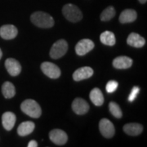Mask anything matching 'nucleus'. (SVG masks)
Returning a JSON list of instances; mask_svg holds the SVG:
<instances>
[{
	"label": "nucleus",
	"mask_w": 147,
	"mask_h": 147,
	"mask_svg": "<svg viewBox=\"0 0 147 147\" xmlns=\"http://www.w3.org/2000/svg\"><path fill=\"white\" fill-rule=\"evenodd\" d=\"M30 21L37 27L42 29H49L54 26V19L47 12L34 11L30 16Z\"/></svg>",
	"instance_id": "f257e3e1"
},
{
	"label": "nucleus",
	"mask_w": 147,
	"mask_h": 147,
	"mask_svg": "<svg viewBox=\"0 0 147 147\" xmlns=\"http://www.w3.org/2000/svg\"><path fill=\"white\" fill-rule=\"evenodd\" d=\"M21 110L28 116L38 119L42 115V110L38 102L32 99H27L24 100L21 105Z\"/></svg>",
	"instance_id": "f03ea898"
},
{
	"label": "nucleus",
	"mask_w": 147,
	"mask_h": 147,
	"mask_svg": "<svg viewBox=\"0 0 147 147\" xmlns=\"http://www.w3.org/2000/svg\"><path fill=\"white\" fill-rule=\"evenodd\" d=\"M62 14L66 20L73 23L79 22L83 18V13L79 7L72 3H67L64 5L62 8Z\"/></svg>",
	"instance_id": "7ed1b4c3"
},
{
	"label": "nucleus",
	"mask_w": 147,
	"mask_h": 147,
	"mask_svg": "<svg viewBox=\"0 0 147 147\" xmlns=\"http://www.w3.org/2000/svg\"><path fill=\"white\" fill-rule=\"evenodd\" d=\"M68 51V43L65 39H59L54 42L51 50H50V57L53 59H59L65 55Z\"/></svg>",
	"instance_id": "20e7f679"
},
{
	"label": "nucleus",
	"mask_w": 147,
	"mask_h": 147,
	"mask_svg": "<svg viewBox=\"0 0 147 147\" xmlns=\"http://www.w3.org/2000/svg\"><path fill=\"white\" fill-rule=\"evenodd\" d=\"M41 69H42V73L50 79H58L61 74V69L57 65L49 62V61L42 62L41 64Z\"/></svg>",
	"instance_id": "39448f33"
},
{
	"label": "nucleus",
	"mask_w": 147,
	"mask_h": 147,
	"mask_svg": "<svg viewBox=\"0 0 147 147\" xmlns=\"http://www.w3.org/2000/svg\"><path fill=\"white\" fill-rule=\"evenodd\" d=\"M99 129L101 135L105 138H111L115 136V128L114 124L107 119H102L99 123Z\"/></svg>",
	"instance_id": "423d86ee"
},
{
	"label": "nucleus",
	"mask_w": 147,
	"mask_h": 147,
	"mask_svg": "<svg viewBox=\"0 0 147 147\" xmlns=\"http://www.w3.org/2000/svg\"><path fill=\"white\" fill-rule=\"evenodd\" d=\"M95 47L94 42L91 39L84 38L81 39L75 46V52L79 56H84L91 52Z\"/></svg>",
	"instance_id": "0eeeda50"
},
{
	"label": "nucleus",
	"mask_w": 147,
	"mask_h": 147,
	"mask_svg": "<svg viewBox=\"0 0 147 147\" xmlns=\"http://www.w3.org/2000/svg\"><path fill=\"white\" fill-rule=\"evenodd\" d=\"M71 107L74 112L79 115H84L85 114H87L89 110L88 103L80 97H77L74 100Z\"/></svg>",
	"instance_id": "6e6552de"
},
{
	"label": "nucleus",
	"mask_w": 147,
	"mask_h": 147,
	"mask_svg": "<svg viewBox=\"0 0 147 147\" xmlns=\"http://www.w3.org/2000/svg\"><path fill=\"white\" fill-rule=\"evenodd\" d=\"M49 138L52 142L58 145V146H63L68 141V136L65 133V131L61 129H53L49 132Z\"/></svg>",
	"instance_id": "1a4fd4ad"
},
{
	"label": "nucleus",
	"mask_w": 147,
	"mask_h": 147,
	"mask_svg": "<svg viewBox=\"0 0 147 147\" xmlns=\"http://www.w3.org/2000/svg\"><path fill=\"white\" fill-rule=\"evenodd\" d=\"M5 68L8 74L12 77L19 75L21 72L20 62L14 58H7L5 61Z\"/></svg>",
	"instance_id": "9d476101"
},
{
	"label": "nucleus",
	"mask_w": 147,
	"mask_h": 147,
	"mask_svg": "<svg viewBox=\"0 0 147 147\" xmlns=\"http://www.w3.org/2000/svg\"><path fill=\"white\" fill-rule=\"evenodd\" d=\"M18 34V30L13 25H3L0 27V37L5 40L15 38Z\"/></svg>",
	"instance_id": "9b49d317"
},
{
	"label": "nucleus",
	"mask_w": 147,
	"mask_h": 147,
	"mask_svg": "<svg viewBox=\"0 0 147 147\" xmlns=\"http://www.w3.org/2000/svg\"><path fill=\"white\" fill-rule=\"evenodd\" d=\"M93 69L89 66H84L76 69L73 74V79L74 81H82L84 79H88L93 75Z\"/></svg>",
	"instance_id": "f8f14e48"
},
{
	"label": "nucleus",
	"mask_w": 147,
	"mask_h": 147,
	"mask_svg": "<svg viewBox=\"0 0 147 147\" xmlns=\"http://www.w3.org/2000/svg\"><path fill=\"white\" fill-rule=\"evenodd\" d=\"M16 121V115L12 112L7 111L3 113V115H2V124L7 131H11L13 128V127L15 126Z\"/></svg>",
	"instance_id": "ddd939ff"
},
{
	"label": "nucleus",
	"mask_w": 147,
	"mask_h": 147,
	"mask_svg": "<svg viewBox=\"0 0 147 147\" xmlns=\"http://www.w3.org/2000/svg\"><path fill=\"white\" fill-rule=\"evenodd\" d=\"M132 65V59L126 56H120L114 59L113 66L118 69H128Z\"/></svg>",
	"instance_id": "4468645a"
},
{
	"label": "nucleus",
	"mask_w": 147,
	"mask_h": 147,
	"mask_svg": "<svg viewBox=\"0 0 147 147\" xmlns=\"http://www.w3.org/2000/svg\"><path fill=\"white\" fill-rule=\"evenodd\" d=\"M127 43L131 47L139 48L146 44V39L137 33H131L127 38Z\"/></svg>",
	"instance_id": "2eb2a0df"
},
{
	"label": "nucleus",
	"mask_w": 147,
	"mask_h": 147,
	"mask_svg": "<svg viewBox=\"0 0 147 147\" xmlns=\"http://www.w3.org/2000/svg\"><path fill=\"white\" fill-rule=\"evenodd\" d=\"M124 132L129 135V136H138L140 135L143 131V126L140 123H127L123 127Z\"/></svg>",
	"instance_id": "dca6fc26"
},
{
	"label": "nucleus",
	"mask_w": 147,
	"mask_h": 147,
	"mask_svg": "<svg viewBox=\"0 0 147 147\" xmlns=\"http://www.w3.org/2000/svg\"><path fill=\"white\" fill-rule=\"evenodd\" d=\"M35 124L31 121H26L21 123L18 126L17 128V133L20 137H26L30 134H31L33 131L34 130Z\"/></svg>",
	"instance_id": "f3484780"
},
{
	"label": "nucleus",
	"mask_w": 147,
	"mask_h": 147,
	"mask_svg": "<svg viewBox=\"0 0 147 147\" xmlns=\"http://www.w3.org/2000/svg\"><path fill=\"white\" fill-rule=\"evenodd\" d=\"M137 18V11L133 9H125L121 12L119 22L122 24H127L135 21Z\"/></svg>",
	"instance_id": "a211bd4d"
},
{
	"label": "nucleus",
	"mask_w": 147,
	"mask_h": 147,
	"mask_svg": "<svg viewBox=\"0 0 147 147\" xmlns=\"http://www.w3.org/2000/svg\"><path fill=\"white\" fill-rule=\"evenodd\" d=\"M90 100L96 106H100L104 103V96L98 88H95L90 92Z\"/></svg>",
	"instance_id": "6ab92c4d"
},
{
	"label": "nucleus",
	"mask_w": 147,
	"mask_h": 147,
	"mask_svg": "<svg viewBox=\"0 0 147 147\" xmlns=\"http://www.w3.org/2000/svg\"><path fill=\"white\" fill-rule=\"evenodd\" d=\"M2 93L3 96L7 99H11L16 95V88L15 86L11 82L7 81L2 85Z\"/></svg>",
	"instance_id": "aec40b11"
},
{
	"label": "nucleus",
	"mask_w": 147,
	"mask_h": 147,
	"mask_svg": "<svg viewBox=\"0 0 147 147\" xmlns=\"http://www.w3.org/2000/svg\"><path fill=\"white\" fill-rule=\"evenodd\" d=\"M100 42L106 46H114L116 42L115 35L113 32L104 31L100 36Z\"/></svg>",
	"instance_id": "412c9836"
},
{
	"label": "nucleus",
	"mask_w": 147,
	"mask_h": 147,
	"mask_svg": "<svg viewBox=\"0 0 147 147\" xmlns=\"http://www.w3.org/2000/svg\"><path fill=\"white\" fill-rule=\"evenodd\" d=\"M116 14V11L113 6H109L100 13V18L102 21H108L113 19Z\"/></svg>",
	"instance_id": "4be33fe9"
},
{
	"label": "nucleus",
	"mask_w": 147,
	"mask_h": 147,
	"mask_svg": "<svg viewBox=\"0 0 147 147\" xmlns=\"http://www.w3.org/2000/svg\"><path fill=\"white\" fill-rule=\"evenodd\" d=\"M109 109H110V114L114 116L116 119H121L123 116V112L122 110L119 107V105H118L116 102L111 101L109 104Z\"/></svg>",
	"instance_id": "5701e85b"
},
{
	"label": "nucleus",
	"mask_w": 147,
	"mask_h": 147,
	"mask_svg": "<svg viewBox=\"0 0 147 147\" xmlns=\"http://www.w3.org/2000/svg\"><path fill=\"white\" fill-rule=\"evenodd\" d=\"M118 86H119V84L118 82L115 81V80H110L109 81L106 86H105V89H106V92L108 93H112L114 92H115V90L118 88Z\"/></svg>",
	"instance_id": "b1692460"
},
{
	"label": "nucleus",
	"mask_w": 147,
	"mask_h": 147,
	"mask_svg": "<svg viewBox=\"0 0 147 147\" xmlns=\"http://www.w3.org/2000/svg\"><path fill=\"white\" fill-rule=\"evenodd\" d=\"M139 92H140V88L137 86H134L132 88V89H131V93H130L129 96H128V101L132 102L133 100H135L136 97L137 96V95H138V93H139Z\"/></svg>",
	"instance_id": "393cba45"
},
{
	"label": "nucleus",
	"mask_w": 147,
	"mask_h": 147,
	"mask_svg": "<svg viewBox=\"0 0 147 147\" xmlns=\"http://www.w3.org/2000/svg\"><path fill=\"white\" fill-rule=\"evenodd\" d=\"M38 146V142L36 141H34V140H32L30 142H29V144L27 145V146L28 147H37Z\"/></svg>",
	"instance_id": "a878e982"
},
{
	"label": "nucleus",
	"mask_w": 147,
	"mask_h": 147,
	"mask_svg": "<svg viewBox=\"0 0 147 147\" xmlns=\"http://www.w3.org/2000/svg\"><path fill=\"white\" fill-rule=\"evenodd\" d=\"M138 1H139V3H142V4H145L147 2V0H138Z\"/></svg>",
	"instance_id": "bb28decb"
},
{
	"label": "nucleus",
	"mask_w": 147,
	"mask_h": 147,
	"mask_svg": "<svg viewBox=\"0 0 147 147\" xmlns=\"http://www.w3.org/2000/svg\"><path fill=\"white\" fill-rule=\"evenodd\" d=\"M2 57H3V52H2V50H1V48H0V60H1Z\"/></svg>",
	"instance_id": "cd10ccee"
}]
</instances>
